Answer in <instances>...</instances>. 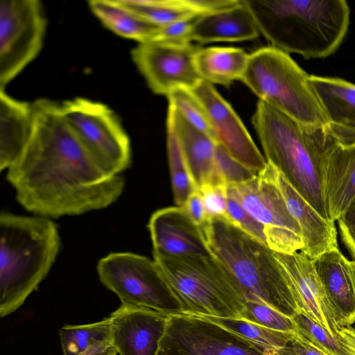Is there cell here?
I'll return each instance as SVG.
<instances>
[{"instance_id":"1","label":"cell","mask_w":355,"mask_h":355,"mask_svg":"<svg viewBox=\"0 0 355 355\" xmlns=\"http://www.w3.org/2000/svg\"><path fill=\"white\" fill-rule=\"evenodd\" d=\"M28 141L6 173L18 202L49 218L105 209L121 197L125 180L103 171L82 147L64 119L60 103H32Z\"/></svg>"},{"instance_id":"2","label":"cell","mask_w":355,"mask_h":355,"mask_svg":"<svg viewBox=\"0 0 355 355\" xmlns=\"http://www.w3.org/2000/svg\"><path fill=\"white\" fill-rule=\"evenodd\" d=\"M259 33L275 46L323 58L342 43L349 24L344 0H245Z\"/></svg>"},{"instance_id":"3","label":"cell","mask_w":355,"mask_h":355,"mask_svg":"<svg viewBox=\"0 0 355 355\" xmlns=\"http://www.w3.org/2000/svg\"><path fill=\"white\" fill-rule=\"evenodd\" d=\"M61 248L57 224L40 216L0 215V316L19 309L46 278Z\"/></svg>"},{"instance_id":"4","label":"cell","mask_w":355,"mask_h":355,"mask_svg":"<svg viewBox=\"0 0 355 355\" xmlns=\"http://www.w3.org/2000/svg\"><path fill=\"white\" fill-rule=\"evenodd\" d=\"M252 124L266 162L324 218L329 220L322 187V160L329 128L304 126L259 101Z\"/></svg>"},{"instance_id":"5","label":"cell","mask_w":355,"mask_h":355,"mask_svg":"<svg viewBox=\"0 0 355 355\" xmlns=\"http://www.w3.org/2000/svg\"><path fill=\"white\" fill-rule=\"evenodd\" d=\"M211 254L233 276L248 300L267 305L291 318L298 314L274 251L225 218L200 227Z\"/></svg>"},{"instance_id":"6","label":"cell","mask_w":355,"mask_h":355,"mask_svg":"<svg viewBox=\"0 0 355 355\" xmlns=\"http://www.w3.org/2000/svg\"><path fill=\"white\" fill-rule=\"evenodd\" d=\"M309 78L289 53L269 46L249 54L241 80L259 101L297 123L329 128V119Z\"/></svg>"},{"instance_id":"7","label":"cell","mask_w":355,"mask_h":355,"mask_svg":"<svg viewBox=\"0 0 355 355\" xmlns=\"http://www.w3.org/2000/svg\"><path fill=\"white\" fill-rule=\"evenodd\" d=\"M185 313L241 320L245 298L233 276L212 254L153 257Z\"/></svg>"},{"instance_id":"8","label":"cell","mask_w":355,"mask_h":355,"mask_svg":"<svg viewBox=\"0 0 355 355\" xmlns=\"http://www.w3.org/2000/svg\"><path fill=\"white\" fill-rule=\"evenodd\" d=\"M61 112L90 158L106 173L121 175L132 162L130 138L107 105L84 97L60 103Z\"/></svg>"},{"instance_id":"9","label":"cell","mask_w":355,"mask_h":355,"mask_svg":"<svg viewBox=\"0 0 355 355\" xmlns=\"http://www.w3.org/2000/svg\"><path fill=\"white\" fill-rule=\"evenodd\" d=\"M96 268L101 282L121 304L168 316L185 313L154 259L132 252H112L101 259Z\"/></svg>"},{"instance_id":"10","label":"cell","mask_w":355,"mask_h":355,"mask_svg":"<svg viewBox=\"0 0 355 355\" xmlns=\"http://www.w3.org/2000/svg\"><path fill=\"white\" fill-rule=\"evenodd\" d=\"M275 167L267 162L252 180L227 184V193L263 227L268 246L293 254L304 246L300 227L290 214L275 178Z\"/></svg>"},{"instance_id":"11","label":"cell","mask_w":355,"mask_h":355,"mask_svg":"<svg viewBox=\"0 0 355 355\" xmlns=\"http://www.w3.org/2000/svg\"><path fill=\"white\" fill-rule=\"evenodd\" d=\"M46 28L40 1H0V89H4L37 56Z\"/></svg>"},{"instance_id":"12","label":"cell","mask_w":355,"mask_h":355,"mask_svg":"<svg viewBox=\"0 0 355 355\" xmlns=\"http://www.w3.org/2000/svg\"><path fill=\"white\" fill-rule=\"evenodd\" d=\"M157 355H266L250 342L202 316L170 315Z\"/></svg>"},{"instance_id":"13","label":"cell","mask_w":355,"mask_h":355,"mask_svg":"<svg viewBox=\"0 0 355 355\" xmlns=\"http://www.w3.org/2000/svg\"><path fill=\"white\" fill-rule=\"evenodd\" d=\"M198 46L149 41L131 51L132 61L149 88L166 96L178 87L193 88L202 78L194 65Z\"/></svg>"},{"instance_id":"14","label":"cell","mask_w":355,"mask_h":355,"mask_svg":"<svg viewBox=\"0 0 355 355\" xmlns=\"http://www.w3.org/2000/svg\"><path fill=\"white\" fill-rule=\"evenodd\" d=\"M190 89L206 110L216 143L247 168L257 173L262 171L266 159L236 112L213 85L202 79Z\"/></svg>"},{"instance_id":"15","label":"cell","mask_w":355,"mask_h":355,"mask_svg":"<svg viewBox=\"0 0 355 355\" xmlns=\"http://www.w3.org/2000/svg\"><path fill=\"white\" fill-rule=\"evenodd\" d=\"M274 254L291 291L298 314L306 316L338 337L342 327L312 260L302 251Z\"/></svg>"},{"instance_id":"16","label":"cell","mask_w":355,"mask_h":355,"mask_svg":"<svg viewBox=\"0 0 355 355\" xmlns=\"http://www.w3.org/2000/svg\"><path fill=\"white\" fill-rule=\"evenodd\" d=\"M112 343L119 355H157L168 316L121 304L109 316Z\"/></svg>"},{"instance_id":"17","label":"cell","mask_w":355,"mask_h":355,"mask_svg":"<svg viewBox=\"0 0 355 355\" xmlns=\"http://www.w3.org/2000/svg\"><path fill=\"white\" fill-rule=\"evenodd\" d=\"M153 257L209 256L200 227L183 207H169L155 211L148 223Z\"/></svg>"},{"instance_id":"18","label":"cell","mask_w":355,"mask_h":355,"mask_svg":"<svg viewBox=\"0 0 355 355\" xmlns=\"http://www.w3.org/2000/svg\"><path fill=\"white\" fill-rule=\"evenodd\" d=\"M322 181L329 218L336 222L355 196V141L339 142L329 131L322 154Z\"/></svg>"},{"instance_id":"19","label":"cell","mask_w":355,"mask_h":355,"mask_svg":"<svg viewBox=\"0 0 355 355\" xmlns=\"http://www.w3.org/2000/svg\"><path fill=\"white\" fill-rule=\"evenodd\" d=\"M275 178L290 214L300 227L304 243L300 251L313 260L338 248L335 222L322 217L276 167Z\"/></svg>"},{"instance_id":"20","label":"cell","mask_w":355,"mask_h":355,"mask_svg":"<svg viewBox=\"0 0 355 355\" xmlns=\"http://www.w3.org/2000/svg\"><path fill=\"white\" fill-rule=\"evenodd\" d=\"M166 127L177 137L196 190L205 184H223L216 172L217 143L214 139L189 123L171 105L168 107Z\"/></svg>"},{"instance_id":"21","label":"cell","mask_w":355,"mask_h":355,"mask_svg":"<svg viewBox=\"0 0 355 355\" xmlns=\"http://www.w3.org/2000/svg\"><path fill=\"white\" fill-rule=\"evenodd\" d=\"M327 296L341 327L355 324V280L354 262L339 248L312 260Z\"/></svg>"},{"instance_id":"22","label":"cell","mask_w":355,"mask_h":355,"mask_svg":"<svg viewBox=\"0 0 355 355\" xmlns=\"http://www.w3.org/2000/svg\"><path fill=\"white\" fill-rule=\"evenodd\" d=\"M259 31L245 0L229 8L200 15L194 21L190 40L206 44L252 40Z\"/></svg>"},{"instance_id":"23","label":"cell","mask_w":355,"mask_h":355,"mask_svg":"<svg viewBox=\"0 0 355 355\" xmlns=\"http://www.w3.org/2000/svg\"><path fill=\"white\" fill-rule=\"evenodd\" d=\"M32 103L17 100L0 90V170L8 169L19 157L33 127Z\"/></svg>"},{"instance_id":"24","label":"cell","mask_w":355,"mask_h":355,"mask_svg":"<svg viewBox=\"0 0 355 355\" xmlns=\"http://www.w3.org/2000/svg\"><path fill=\"white\" fill-rule=\"evenodd\" d=\"M311 83L329 121V127L355 135V85L338 78L309 75Z\"/></svg>"},{"instance_id":"25","label":"cell","mask_w":355,"mask_h":355,"mask_svg":"<svg viewBox=\"0 0 355 355\" xmlns=\"http://www.w3.org/2000/svg\"><path fill=\"white\" fill-rule=\"evenodd\" d=\"M249 54L237 47L199 48L194 55V65L200 77L211 83L224 86L241 79Z\"/></svg>"},{"instance_id":"26","label":"cell","mask_w":355,"mask_h":355,"mask_svg":"<svg viewBox=\"0 0 355 355\" xmlns=\"http://www.w3.org/2000/svg\"><path fill=\"white\" fill-rule=\"evenodd\" d=\"M88 5L107 28L139 43L150 41L160 28L124 6L119 0H92Z\"/></svg>"},{"instance_id":"27","label":"cell","mask_w":355,"mask_h":355,"mask_svg":"<svg viewBox=\"0 0 355 355\" xmlns=\"http://www.w3.org/2000/svg\"><path fill=\"white\" fill-rule=\"evenodd\" d=\"M202 317L243 338L260 348L266 355H284L286 348L296 334L272 330L240 319Z\"/></svg>"},{"instance_id":"28","label":"cell","mask_w":355,"mask_h":355,"mask_svg":"<svg viewBox=\"0 0 355 355\" xmlns=\"http://www.w3.org/2000/svg\"><path fill=\"white\" fill-rule=\"evenodd\" d=\"M64 355H77L102 343H112L109 317L87 324L64 325L59 331Z\"/></svg>"},{"instance_id":"29","label":"cell","mask_w":355,"mask_h":355,"mask_svg":"<svg viewBox=\"0 0 355 355\" xmlns=\"http://www.w3.org/2000/svg\"><path fill=\"white\" fill-rule=\"evenodd\" d=\"M119 2L151 23L162 27L175 21L199 16L187 0H119Z\"/></svg>"},{"instance_id":"30","label":"cell","mask_w":355,"mask_h":355,"mask_svg":"<svg viewBox=\"0 0 355 355\" xmlns=\"http://www.w3.org/2000/svg\"><path fill=\"white\" fill-rule=\"evenodd\" d=\"M166 148L174 201L183 207L196 190L181 147L173 130L166 127Z\"/></svg>"},{"instance_id":"31","label":"cell","mask_w":355,"mask_h":355,"mask_svg":"<svg viewBox=\"0 0 355 355\" xmlns=\"http://www.w3.org/2000/svg\"><path fill=\"white\" fill-rule=\"evenodd\" d=\"M297 334L325 355H354L340 337L332 336L322 326L302 314L293 317Z\"/></svg>"},{"instance_id":"32","label":"cell","mask_w":355,"mask_h":355,"mask_svg":"<svg viewBox=\"0 0 355 355\" xmlns=\"http://www.w3.org/2000/svg\"><path fill=\"white\" fill-rule=\"evenodd\" d=\"M166 97L168 105L174 107L189 123L212 137L206 110L190 89L176 88Z\"/></svg>"},{"instance_id":"33","label":"cell","mask_w":355,"mask_h":355,"mask_svg":"<svg viewBox=\"0 0 355 355\" xmlns=\"http://www.w3.org/2000/svg\"><path fill=\"white\" fill-rule=\"evenodd\" d=\"M241 320L281 332L293 334L297 333L293 318L252 300L245 302V310Z\"/></svg>"},{"instance_id":"34","label":"cell","mask_w":355,"mask_h":355,"mask_svg":"<svg viewBox=\"0 0 355 355\" xmlns=\"http://www.w3.org/2000/svg\"><path fill=\"white\" fill-rule=\"evenodd\" d=\"M215 168L219 180L225 184L243 183L258 174L234 159L218 144L215 151Z\"/></svg>"},{"instance_id":"35","label":"cell","mask_w":355,"mask_h":355,"mask_svg":"<svg viewBox=\"0 0 355 355\" xmlns=\"http://www.w3.org/2000/svg\"><path fill=\"white\" fill-rule=\"evenodd\" d=\"M227 197L225 219L246 234L267 245L263 227L234 198L227 193Z\"/></svg>"},{"instance_id":"36","label":"cell","mask_w":355,"mask_h":355,"mask_svg":"<svg viewBox=\"0 0 355 355\" xmlns=\"http://www.w3.org/2000/svg\"><path fill=\"white\" fill-rule=\"evenodd\" d=\"M198 191L202 196L208 220L214 218H226L227 184H205Z\"/></svg>"},{"instance_id":"37","label":"cell","mask_w":355,"mask_h":355,"mask_svg":"<svg viewBox=\"0 0 355 355\" xmlns=\"http://www.w3.org/2000/svg\"><path fill=\"white\" fill-rule=\"evenodd\" d=\"M198 17H187L160 27L150 41L173 44L191 43V27Z\"/></svg>"},{"instance_id":"38","label":"cell","mask_w":355,"mask_h":355,"mask_svg":"<svg viewBox=\"0 0 355 355\" xmlns=\"http://www.w3.org/2000/svg\"><path fill=\"white\" fill-rule=\"evenodd\" d=\"M337 221L341 240L355 260V196Z\"/></svg>"},{"instance_id":"39","label":"cell","mask_w":355,"mask_h":355,"mask_svg":"<svg viewBox=\"0 0 355 355\" xmlns=\"http://www.w3.org/2000/svg\"><path fill=\"white\" fill-rule=\"evenodd\" d=\"M183 208L198 227H201L208 221L203 200L198 190L189 196Z\"/></svg>"},{"instance_id":"40","label":"cell","mask_w":355,"mask_h":355,"mask_svg":"<svg viewBox=\"0 0 355 355\" xmlns=\"http://www.w3.org/2000/svg\"><path fill=\"white\" fill-rule=\"evenodd\" d=\"M284 355H325L315 349L296 333L293 339L286 348Z\"/></svg>"},{"instance_id":"41","label":"cell","mask_w":355,"mask_h":355,"mask_svg":"<svg viewBox=\"0 0 355 355\" xmlns=\"http://www.w3.org/2000/svg\"><path fill=\"white\" fill-rule=\"evenodd\" d=\"M117 352L112 343L94 345L77 355H116Z\"/></svg>"},{"instance_id":"42","label":"cell","mask_w":355,"mask_h":355,"mask_svg":"<svg viewBox=\"0 0 355 355\" xmlns=\"http://www.w3.org/2000/svg\"><path fill=\"white\" fill-rule=\"evenodd\" d=\"M354 262V280H355V260H353Z\"/></svg>"}]
</instances>
